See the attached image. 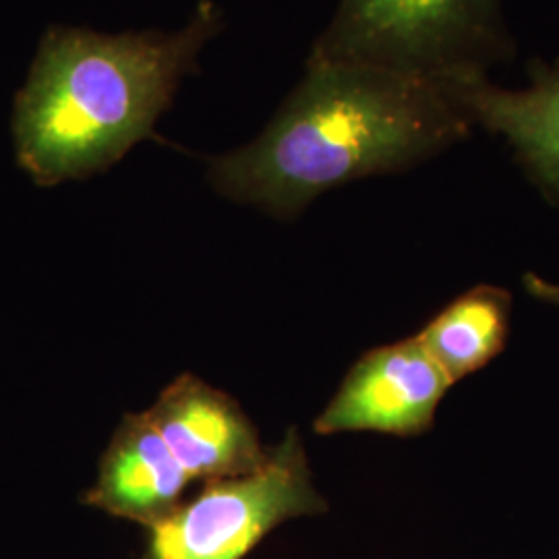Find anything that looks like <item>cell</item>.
<instances>
[{
	"label": "cell",
	"mask_w": 559,
	"mask_h": 559,
	"mask_svg": "<svg viewBox=\"0 0 559 559\" xmlns=\"http://www.w3.org/2000/svg\"><path fill=\"white\" fill-rule=\"evenodd\" d=\"M473 129L438 81L309 59L260 138L212 158L207 177L224 198L290 221L321 193L431 160Z\"/></svg>",
	"instance_id": "cell-1"
},
{
	"label": "cell",
	"mask_w": 559,
	"mask_h": 559,
	"mask_svg": "<svg viewBox=\"0 0 559 559\" xmlns=\"http://www.w3.org/2000/svg\"><path fill=\"white\" fill-rule=\"evenodd\" d=\"M501 0H342L309 59L452 85L514 59Z\"/></svg>",
	"instance_id": "cell-3"
},
{
	"label": "cell",
	"mask_w": 559,
	"mask_h": 559,
	"mask_svg": "<svg viewBox=\"0 0 559 559\" xmlns=\"http://www.w3.org/2000/svg\"><path fill=\"white\" fill-rule=\"evenodd\" d=\"M162 440L193 479H226L260 471L272 448L239 404L200 378L185 373L145 411Z\"/></svg>",
	"instance_id": "cell-6"
},
{
	"label": "cell",
	"mask_w": 559,
	"mask_h": 559,
	"mask_svg": "<svg viewBox=\"0 0 559 559\" xmlns=\"http://www.w3.org/2000/svg\"><path fill=\"white\" fill-rule=\"evenodd\" d=\"M189 480L147 415H127L102 456L98 483L83 501L150 528L179 506Z\"/></svg>",
	"instance_id": "cell-8"
},
{
	"label": "cell",
	"mask_w": 559,
	"mask_h": 559,
	"mask_svg": "<svg viewBox=\"0 0 559 559\" xmlns=\"http://www.w3.org/2000/svg\"><path fill=\"white\" fill-rule=\"evenodd\" d=\"M452 385L419 336L373 348L348 371L338 394L316 420V433L419 436L433 425Z\"/></svg>",
	"instance_id": "cell-5"
},
{
	"label": "cell",
	"mask_w": 559,
	"mask_h": 559,
	"mask_svg": "<svg viewBox=\"0 0 559 559\" xmlns=\"http://www.w3.org/2000/svg\"><path fill=\"white\" fill-rule=\"evenodd\" d=\"M522 282H524V290L531 297H535L540 302H549V305L559 307V284L543 280L537 274H526Z\"/></svg>",
	"instance_id": "cell-10"
},
{
	"label": "cell",
	"mask_w": 559,
	"mask_h": 559,
	"mask_svg": "<svg viewBox=\"0 0 559 559\" xmlns=\"http://www.w3.org/2000/svg\"><path fill=\"white\" fill-rule=\"evenodd\" d=\"M528 85L506 90L489 78L445 85L473 127L506 141L524 173L559 207V59L533 60Z\"/></svg>",
	"instance_id": "cell-7"
},
{
	"label": "cell",
	"mask_w": 559,
	"mask_h": 559,
	"mask_svg": "<svg viewBox=\"0 0 559 559\" xmlns=\"http://www.w3.org/2000/svg\"><path fill=\"white\" fill-rule=\"evenodd\" d=\"M222 13L201 0L177 34H98L52 27L15 100L13 140L21 168L40 187L110 168L170 108L201 48L221 34Z\"/></svg>",
	"instance_id": "cell-2"
},
{
	"label": "cell",
	"mask_w": 559,
	"mask_h": 559,
	"mask_svg": "<svg viewBox=\"0 0 559 559\" xmlns=\"http://www.w3.org/2000/svg\"><path fill=\"white\" fill-rule=\"evenodd\" d=\"M510 295L483 284L448 305L417 336L456 383L500 355L510 330Z\"/></svg>",
	"instance_id": "cell-9"
},
{
	"label": "cell",
	"mask_w": 559,
	"mask_h": 559,
	"mask_svg": "<svg viewBox=\"0 0 559 559\" xmlns=\"http://www.w3.org/2000/svg\"><path fill=\"white\" fill-rule=\"evenodd\" d=\"M328 510L297 429L260 471L205 480L200 493L150 526L147 559H242L278 524Z\"/></svg>",
	"instance_id": "cell-4"
}]
</instances>
